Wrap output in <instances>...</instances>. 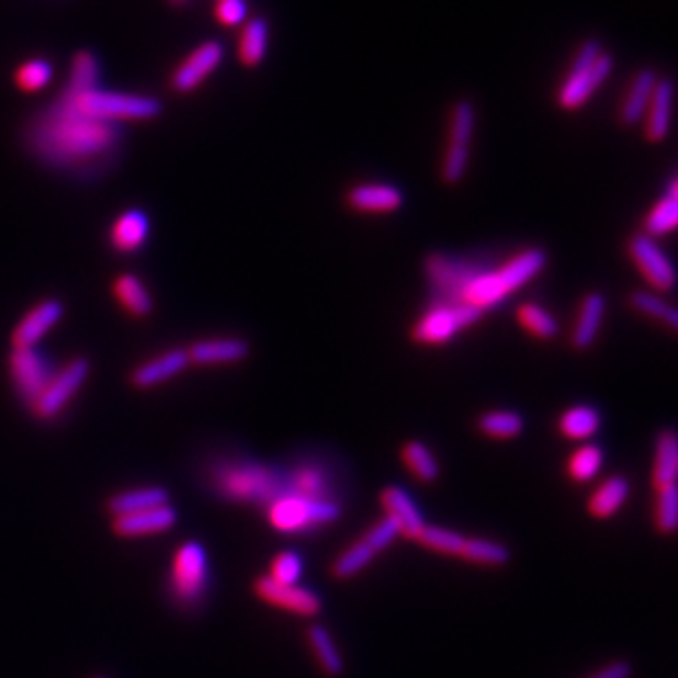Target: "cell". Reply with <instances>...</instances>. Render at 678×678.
Returning a JSON list of instances; mask_svg holds the SVG:
<instances>
[{
  "label": "cell",
  "instance_id": "37",
  "mask_svg": "<svg viewBox=\"0 0 678 678\" xmlns=\"http://www.w3.org/2000/svg\"><path fill=\"white\" fill-rule=\"evenodd\" d=\"M628 305L641 314V316H647L660 325H665L669 331H676L678 329V312L676 307L658 296L656 292H647V290H632L630 296H628Z\"/></svg>",
  "mask_w": 678,
  "mask_h": 678
},
{
  "label": "cell",
  "instance_id": "19",
  "mask_svg": "<svg viewBox=\"0 0 678 678\" xmlns=\"http://www.w3.org/2000/svg\"><path fill=\"white\" fill-rule=\"evenodd\" d=\"M344 202L355 213H393L404 204V191L388 182H360L353 184Z\"/></svg>",
  "mask_w": 678,
  "mask_h": 678
},
{
  "label": "cell",
  "instance_id": "18",
  "mask_svg": "<svg viewBox=\"0 0 678 678\" xmlns=\"http://www.w3.org/2000/svg\"><path fill=\"white\" fill-rule=\"evenodd\" d=\"M178 522V511L171 507V502L134 511V513H123L112 518V531L121 538H140V535H154L173 529Z\"/></svg>",
  "mask_w": 678,
  "mask_h": 678
},
{
  "label": "cell",
  "instance_id": "20",
  "mask_svg": "<svg viewBox=\"0 0 678 678\" xmlns=\"http://www.w3.org/2000/svg\"><path fill=\"white\" fill-rule=\"evenodd\" d=\"M380 505L384 509V516L391 518L399 527L402 538L415 540L419 531L426 527V518L421 509L417 507L413 496L399 485H386L380 491Z\"/></svg>",
  "mask_w": 678,
  "mask_h": 678
},
{
  "label": "cell",
  "instance_id": "12",
  "mask_svg": "<svg viewBox=\"0 0 678 678\" xmlns=\"http://www.w3.org/2000/svg\"><path fill=\"white\" fill-rule=\"evenodd\" d=\"M88 371L90 364L86 358H75L68 364H64V369L55 371L44 391L31 404L33 415L44 421L55 419L68 406V402L79 393V388L88 377Z\"/></svg>",
  "mask_w": 678,
  "mask_h": 678
},
{
  "label": "cell",
  "instance_id": "24",
  "mask_svg": "<svg viewBox=\"0 0 678 678\" xmlns=\"http://www.w3.org/2000/svg\"><path fill=\"white\" fill-rule=\"evenodd\" d=\"M656 79H658V72L652 68V66H645V68H639L623 97H621V103H619V123L625 125V127H632V125H639L645 116V110H647V103L652 99V92H654V86H656Z\"/></svg>",
  "mask_w": 678,
  "mask_h": 678
},
{
  "label": "cell",
  "instance_id": "6",
  "mask_svg": "<svg viewBox=\"0 0 678 678\" xmlns=\"http://www.w3.org/2000/svg\"><path fill=\"white\" fill-rule=\"evenodd\" d=\"M342 507L336 498H305L281 491L265 505V518L272 529L281 533H307L312 529L331 524L340 518Z\"/></svg>",
  "mask_w": 678,
  "mask_h": 678
},
{
  "label": "cell",
  "instance_id": "48",
  "mask_svg": "<svg viewBox=\"0 0 678 678\" xmlns=\"http://www.w3.org/2000/svg\"><path fill=\"white\" fill-rule=\"evenodd\" d=\"M632 676V665L628 660H612L597 669L590 678H630Z\"/></svg>",
  "mask_w": 678,
  "mask_h": 678
},
{
  "label": "cell",
  "instance_id": "8",
  "mask_svg": "<svg viewBox=\"0 0 678 678\" xmlns=\"http://www.w3.org/2000/svg\"><path fill=\"white\" fill-rule=\"evenodd\" d=\"M487 263L450 252H428L423 257V276L430 287V303H459L463 287Z\"/></svg>",
  "mask_w": 678,
  "mask_h": 678
},
{
  "label": "cell",
  "instance_id": "22",
  "mask_svg": "<svg viewBox=\"0 0 678 678\" xmlns=\"http://www.w3.org/2000/svg\"><path fill=\"white\" fill-rule=\"evenodd\" d=\"M64 316V305L57 298H48L31 307L15 325L11 342L13 347H35Z\"/></svg>",
  "mask_w": 678,
  "mask_h": 678
},
{
  "label": "cell",
  "instance_id": "1",
  "mask_svg": "<svg viewBox=\"0 0 678 678\" xmlns=\"http://www.w3.org/2000/svg\"><path fill=\"white\" fill-rule=\"evenodd\" d=\"M29 138L44 160L77 165L112 151L118 143V132L116 125L88 118L59 99L37 116Z\"/></svg>",
  "mask_w": 678,
  "mask_h": 678
},
{
  "label": "cell",
  "instance_id": "4",
  "mask_svg": "<svg viewBox=\"0 0 678 678\" xmlns=\"http://www.w3.org/2000/svg\"><path fill=\"white\" fill-rule=\"evenodd\" d=\"M614 68V57L601 46L599 39L588 37L577 46L562 86L557 88L555 101L562 110L573 112L588 103V99L603 86Z\"/></svg>",
  "mask_w": 678,
  "mask_h": 678
},
{
  "label": "cell",
  "instance_id": "23",
  "mask_svg": "<svg viewBox=\"0 0 678 678\" xmlns=\"http://www.w3.org/2000/svg\"><path fill=\"white\" fill-rule=\"evenodd\" d=\"M189 364H191V360H189L187 349L173 347V349H169L165 353H158L156 358L138 364L132 371L129 382L136 388H154V386H158V384L180 375Z\"/></svg>",
  "mask_w": 678,
  "mask_h": 678
},
{
  "label": "cell",
  "instance_id": "41",
  "mask_svg": "<svg viewBox=\"0 0 678 678\" xmlns=\"http://www.w3.org/2000/svg\"><path fill=\"white\" fill-rule=\"evenodd\" d=\"M603 467V450L597 443H581L566 459V476L575 483L592 481Z\"/></svg>",
  "mask_w": 678,
  "mask_h": 678
},
{
  "label": "cell",
  "instance_id": "10",
  "mask_svg": "<svg viewBox=\"0 0 678 678\" xmlns=\"http://www.w3.org/2000/svg\"><path fill=\"white\" fill-rule=\"evenodd\" d=\"M485 314L465 303H430L413 323L410 338L417 344L437 347L450 342L456 334L478 323Z\"/></svg>",
  "mask_w": 678,
  "mask_h": 678
},
{
  "label": "cell",
  "instance_id": "3",
  "mask_svg": "<svg viewBox=\"0 0 678 678\" xmlns=\"http://www.w3.org/2000/svg\"><path fill=\"white\" fill-rule=\"evenodd\" d=\"M208 485L230 502L268 505L283 489V474L257 461H219L208 470Z\"/></svg>",
  "mask_w": 678,
  "mask_h": 678
},
{
  "label": "cell",
  "instance_id": "25",
  "mask_svg": "<svg viewBox=\"0 0 678 678\" xmlns=\"http://www.w3.org/2000/svg\"><path fill=\"white\" fill-rule=\"evenodd\" d=\"M191 364L200 366H211V364H235L248 358L250 344L244 338H204L187 347Z\"/></svg>",
  "mask_w": 678,
  "mask_h": 678
},
{
  "label": "cell",
  "instance_id": "11",
  "mask_svg": "<svg viewBox=\"0 0 678 678\" xmlns=\"http://www.w3.org/2000/svg\"><path fill=\"white\" fill-rule=\"evenodd\" d=\"M399 527L391 518H380L373 522L358 540H353L347 549H342L331 562V575L336 579H351L360 570H364L375 555L388 549L399 538Z\"/></svg>",
  "mask_w": 678,
  "mask_h": 678
},
{
  "label": "cell",
  "instance_id": "5",
  "mask_svg": "<svg viewBox=\"0 0 678 678\" xmlns=\"http://www.w3.org/2000/svg\"><path fill=\"white\" fill-rule=\"evenodd\" d=\"M61 101H66L79 114L110 125H116L121 121H147L158 116L162 110L160 101L154 97L110 92L101 88H90L75 94L64 92Z\"/></svg>",
  "mask_w": 678,
  "mask_h": 678
},
{
  "label": "cell",
  "instance_id": "35",
  "mask_svg": "<svg viewBox=\"0 0 678 678\" xmlns=\"http://www.w3.org/2000/svg\"><path fill=\"white\" fill-rule=\"evenodd\" d=\"M476 430L489 439L509 441L524 430V417L509 408H491L476 417Z\"/></svg>",
  "mask_w": 678,
  "mask_h": 678
},
{
  "label": "cell",
  "instance_id": "14",
  "mask_svg": "<svg viewBox=\"0 0 678 678\" xmlns=\"http://www.w3.org/2000/svg\"><path fill=\"white\" fill-rule=\"evenodd\" d=\"M53 373L55 371L50 369L48 358L39 353L35 347H13L9 355V375H11L15 393L29 406L44 391Z\"/></svg>",
  "mask_w": 678,
  "mask_h": 678
},
{
  "label": "cell",
  "instance_id": "9",
  "mask_svg": "<svg viewBox=\"0 0 678 678\" xmlns=\"http://www.w3.org/2000/svg\"><path fill=\"white\" fill-rule=\"evenodd\" d=\"M476 132V108L470 99H456L448 118V140L441 158V180L459 184L470 167L472 138Z\"/></svg>",
  "mask_w": 678,
  "mask_h": 678
},
{
  "label": "cell",
  "instance_id": "42",
  "mask_svg": "<svg viewBox=\"0 0 678 678\" xmlns=\"http://www.w3.org/2000/svg\"><path fill=\"white\" fill-rule=\"evenodd\" d=\"M415 542H419L428 551L459 557L461 549H463V542H465V535L459 533V531H452V529L426 522V527L419 531Z\"/></svg>",
  "mask_w": 678,
  "mask_h": 678
},
{
  "label": "cell",
  "instance_id": "32",
  "mask_svg": "<svg viewBox=\"0 0 678 678\" xmlns=\"http://www.w3.org/2000/svg\"><path fill=\"white\" fill-rule=\"evenodd\" d=\"M169 502V494L165 491V487H136V489H125L118 494H112L105 500V509L108 513L114 516H123V513H134V511H143V509H151V507H160Z\"/></svg>",
  "mask_w": 678,
  "mask_h": 678
},
{
  "label": "cell",
  "instance_id": "43",
  "mask_svg": "<svg viewBox=\"0 0 678 678\" xmlns=\"http://www.w3.org/2000/svg\"><path fill=\"white\" fill-rule=\"evenodd\" d=\"M678 527V485L654 491V529L671 535Z\"/></svg>",
  "mask_w": 678,
  "mask_h": 678
},
{
  "label": "cell",
  "instance_id": "29",
  "mask_svg": "<svg viewBox=\"0 0 678 678\" xmlns=\"http://www.w3.org/2000/svg\"><path fill=\"white\" fill-rule=\"evenodd\" d=\"M676 224H678V178L671 176L665 195H660L652 204V208L647 211V215H645V219L641 224L643 226L641 233H645V235L656 239V237L674 233Z\"/></svg>",
  "mask_w": 678,
  "mask_h": 678
},
{
  "label": "cell",
  "instance_id": "27",
  "mask_svg": "<svg viewBox=\"0 0 678 678\" xmlns=\"http://www.w3.org/2000/svg\"><path fill=\"white\" fill-rule=\"evenodd\" d=\"M281 491H290V494L316 498V500L334 498L327 470L320 467L318 463H309V461L294 465L290 470V474L283 476V489Z\"/></svg>",
  "mask_w": 678,
  "mask_h": 678
},
{
  "label": "cell",
  "instance_id": "16",
  "mask_svg": "<svg viewBox=\"0 0 678 678\" xmlns=\"http://www.w3.org/2000/svg\"><path fill=\"white\" fill-rule=\"evenodd\" d=\"M224 59V46L215 39H206L195 46L171 72V88L176 92L195 90L206 77L215 72V68Z\"/></svg>",
  "mask_w": 678,
  "mask_h": 678
},
{
  "label": "cell",
  "instance_id": "13",
  "mask_svg": "<svg viewBox=\"0 0 678 678\" xmlns=\"http://www.w3.org/2000/svg\"><path fill=\"white\" fill-rule=\"evenodd\" d=\"M628 257L632 259L634 268L641 272V276L656 290V292H671L676 285V270L667 252L656 244L654 237L645 233L630 235L625 244Z\"/></svg>",
  "mask_w": 678,
  "mask_h": 678
},
{
  "label": "cell",
  "instance_id": "44",
  "mask_svg": "<svg viewBox=\"0 0 678 678\" xmlns=\"http://www.w3.org/2000/svg\"><path fill=\"white\" fill-rule=\"evenodd\" d=\"M97 81H99L97 57L88 50H79L72 57L70 79H68V88L64 92L75 94V92H81V90H90V88H97Z\"/></svg>",
  "mask_w": 678,
  "mask_h": 678
},
{
  "label": "cell",
  "instance_id": "34",
  "mask_svg": "<svg viewBox=\"0 0 678 678\" xmlns=\"http://www.w3.org/2000/svg\"><path fill=\"white\" fill-rule=\"evenodd\" d=\"M305 636L323 674L329 678H338L344 671V660H342V654L338 652V645L331 632L320 623H312Z\"/></svg>",
  "mask_w": 678,
  "mask_h": 678
},
{
  "label": "cell",
  "instance_id": "47",
  "mask_svg": "<svg viewBox=\"0 0 678 678\" xmlns=\"http://www.w3.org/2000/svg\"><path fill=\"white\" fill-rule=\"evenodd\" d=\"M246 15H248V7L244 0H217L215 4V18L224 26L244 24Z\"/></svg>",
  "mask_w": 678,
  "mask_h": 678
},
{
  "label": "cell",
  "instance_id": "38",
  "mask_svg": "<svg viewBox=\"0 0 678 678\" xmlns=\"http://www.w3.org/2000/svg\"><path fill=\"white\" fill-rule=\"evenodd\" d=\"M516 320L529 336L538 340H553L560 334L557 318L535 301L520 303L516 307Z\"/></svg>",
  "mask_w": 678,
  "mask_h": 678
},
{
  "label": "cell",
  "instance_id": "46",
  "mask_svg": "<svg viewBox=\"0 0 678 678\" xmlns=\"http://www.w3.org/2000/svg\"><path fill=\"white\" fill-rule=\"evenodd\" d=\"M50 77H53V66L44 59H29L15 70V83L26 92L42 90L50 81Z\"/></svg>",
  "mask_w": 678,
  "mask_h": 678
},
{
  "label": "cell",
  "instance_id": "2",
  "mask_svg": "<svg viewBox=\"0 0 678 678\" xmlns=\"http://www.w3.org/2000/svg\"><path fill=\"white\" fill-rule=\"evenodd\" d=\"M546 261L549 257L540 246H529L496 268L485 265L463 287L459 303L472 305L485 314L496 305H500L502 301H507L531 279H535L546 268Z\"/></svg>",
  "mask_w": 678,
  "mask_h": 678
},
{
  "label": "cell",
  "instance_id": "45",
  "mask_svg": "<svg viewBox=\"0 0 678 678\" xmlns=\"http://www.w3.org/2000/svg\"><path fill=\"white\" fill-rule=\"evenodd\" d=\"M268 577L279 584H298L303 577V557L292 549L279 551L270 562Z\"/></svg>",
  "mask_w": 678,
  "mask_h": 678
},
{
  "label": "cell",
  "instance_id": "15",
  "mask_svg": "<svg viewBox=\"0 0 678 678\" xmlns=\"http://www.w3.org/2000/svg\"><path fill=\"white\" fill-rule=\"evenodd\" d=\"M252 592L257 599L298 617H316L323 610V599L316 590H309L301 584H279L268 575H261L252 581Z\"/></svg>",
  "mask_w": 678,
  "mask_h": 678
},
{
  "label": "cell",
  "instance_id": "28",
  "mask_svg": "<svg viewBox=\"0 0 678 678\" xmlns=\"http://www.w3.org/2000/svg\"><path fill=\"white\" fill-rule=\"evenodd\" d=\"M630 498V481L623 474L603 478L586 500V511L597 520L612 518Z\"/></svg>",
  "mask_w": 678,
  "mask_h": 678
},
{
  "label": "cell",
  "instance_id": "39",
  "mask_svg": "<svg viewBox=\"0 0 678 678\" xmlns=\"http://www.w3.org/2000/svg\"><path fill=\"white\" fill-rule=\"evenodd\" d=\"M402 463L408 467V472L419 481V483H434L441 474L439 461L432 454V450L419 441V439H408L402 450H399Z\"/></svg>",
  "mask_w": 678,
  "mask_h": 678
},
{
  "label": "cell",
  "instance_id": "36",
  "mask_svg": "<svg viewBox=\"0 0 678 678\" xmlns=\"http://www.w3.org/2000/svg\"><path fill=\"white\" fill-rule=\"evenodd\" d=\"M459 557L463 562H470V564H476V566L498 568V566L509 564L511 551H509V546H505L502 542H496L491 538H478V535L467 538L465 535V542H463Z\"/></svg>",
  "mask_w": 678,
  "mask_h": 678
},
{
  "label": "cell",
  "instance_id": "40",
  "mask_svg": "<svg viewBox=\"0 0 678 678\" xmlns=\"http://www.w3.org/2000/svg\"><path fill=\"white\" fill-rule=\"evenodd\" d=\"M112 292L116 301L132 314V316H147L154 307L151 294L145 283L136 274H121L116 276Z\"/></svg>",
  "mask_w": 678,
  "mask_h": 678
},
{
  "label": "cell",
  "instance_id": "33",
  "mask_svg": "<svg viewBox=\"0 0 678 678\" xmlns=\"http://www.w3.org/2000/svg\"><path fill=\"white\" fill-rule=\"evenodd\" d=\"M270 29L263 18H250L241 24L237 39V57L246 68H255L265 59Z\"/></svg>",
  "mask_w": 678,
  "mask_h": 678
},
{
  "label": "cell",
  "instance_id": "30",
  "mask_svg": "<svg viewBox=\"0 0 678 678\" xmlns=\"http://www.w3.org/2000/svg\"><path fill=\"white\" fill-rule=\"evenodd\" d=\"M601 428V413L590 404L568 406L557 417V432L568 441H588Z\"/></svg>",
  "mask_w": 678,
  "mask_h": 678
},
{
  "label": "cell",
  "instance_id": "31",
  "mask_svg": "<svg viewBox=\"0 0 678 678\" xmlns=\"http://www.w3.org/2000/svg\"><path fill=\"white\" fill-rule=\"evenodd\" d=\"M147 235H149V219L138 208L121 213L110 228V241L121 252L138 250L145 244Z\"/></svg>",
  "mask_w": 678,
  "mask_h": 678
},
{
  "label": "cell",
  "instance_id": "49",
  "mask_svg": "<svg viewBox=\"0 0 678 678\" xmlns=\"http://www.w3.org/2000/svg\"><path fill=\"white\" fill-rule=\"evenodd\" d=\"M169 2H173V4H182V2H187V0H169Z\"/></svg>",
  "mask_w": 678,
  "mask_h": 678
},
{
  "label": "cell",
  "instance_id": "7",
  "mask_svg": "<svg viewBox=\"0 0 678 678\" xmlns=\"http://www.w3.org/2000/svg\"><path fill=\"white\" fill-rule=\"evenodd\" d=\"M208 575L206 549L195 540L180 544L171 557L169 597L182 608H195L208 590Z\"/></svg>",
  "mask_w": 678,
  "mask_h": 678
},
{
  "label": "cell",
  "instance_id": "21",
  "mask_svg": "<svg viewBox=\"0 0 678 678\" xmlns=\"http://www.w3.org/2000/svg\"><path fill=\"white\" fill-rule=\"evenodd\" d=\"M671 112H674V81L669 77L656 79L652 99L647 103L643 116V136L649 143H663L671 129Z\"/></svg>",
  "mask_w": 678,
  "mask_h": 678
},
{
  "label": "cell",
  "instance_id": "50",
  "mask_svg": "<svg viewBox=\"0 0 678 678\" xmlns=\"http://www.w3.org/2000/svg\"><path fill=\"white\" fill-rule=\"evenodd\" d=\"M94 678H103V676H94Z\"/></svg>",
  "mask_w": 678,
  "mask_h": 678
},
{
  "label": "cell",
  "instance_id": "26",
  "mask_svg": "<svg viewBox=\"0 0 678 678\" xmlns=\"http://www.w3.org/2000/svg\"><path fill=\"white\" fill-rule=\"evenodd\" d=\"M678 481V437L674 428H663L654 441L652 487L654 491L674 487Z\"/></svg>",
  "mask_w": 678,
  "mask_h": 678
},
{
  "label": "cell",
  "instance_id": "17",
  "mask_svg": "<svg viewBox=\"0 0 678 678\" xmlns=\"http://www.w3.org/2000/svg\"><path fill=\"white\" fill-rule=\"evenodd\" d=\"M606 309H608V301L603 292L590 290L581 296L575 323L568 334V342L575 351H588L597 342L599 331L603 327Z\"/></svg>",
  "mask_w": 678,
  "mask_h": 678
}]
</instances>
